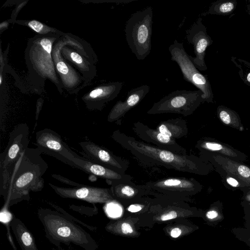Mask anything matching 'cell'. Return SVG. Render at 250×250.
Here are the masks:
<instances>
[{"instance_id":"11","label":"cell","mask_w":250,"mask_h":250,"mask_svg":"<svg viewBox=\"0 0 250 250\" xmlns=\"http://www.w3.org/2000/svg\"><path fill=\"white\" fill-rule=\"evenodd\" d=\"M29 129L25 123L16 126L9 134L7 145L0 155V170L13 163L28 147Z\"/></svg>"},{"instance_id":"21","label":"cell","mask_w":250,"mask_h":250,"mask_svg":"<svg viewBox=\"0 0 250 250\" xmlns=\"http://www.w3.org/2000/svg\"><path fill=\"white\" fill-rule=\"evenodd\" d=\"M155 129L175 140L186 136L188 132L187 121L182 118L170 119L162 121Z\"/></svg>"},{"instance_id":"16","label":"cell","mask_w":250,"mask_h":250,"mask_svg":"<svg viewBox=\"0 0 250 250\" xmlns=\"http://www.w3.org/2000/svg\"><path fill=\"white\" fill-rule=\"evenodd\" d=\"M71 166L88 174L104 179L107 182L130 181L132 179L128 174L119 173L80 156L75 157L72 160Z\"/></svg>"},{"instance_id":"7","label":"cell","mask_w":250,"mask_h":250,"mask_svg":"<svg viewBox=\"0 0 250 250\" xmlns=\"http://www.w3.org/2000/svg\"><path fill=\"white\" fill-rule=\"evenodd\" d=\"M34 144L42 153L52 156L70 166L72 160L79 156L63 142L58 133L49 128L36 133Z\"/></svg>"},{"instance_id":"13","label":"cell","mask_w":250,"mask_h":250,"mask_svg":"<svg viewBox=\"0 0 250 250\" xmlns=\"http://www.w3.org/2000/svg\"><path fill=\"white\" fill-rule=\"evenodd\" d=\"M133 131L142 141L158 147L180 154H187V150L176 142L175 139L153 129L140 121L133 124Z\"/></svg>"},{"instance_id":"15","label":"cell","mask_w":250,"mask_h":250,"mask_svg":"<svg viewBox=\"0 0 250 250\" xmlns=\"http://www.w3.org/2000/svg\"><path fill=\"white\" fill-rule=\"evenodd\" d=\"M124 82H111L100 85L85 94L82 100L86 107L91 110L101 111L110 101L119 94Z\"/></svg>"},{"instance_id":"9","label":"cell","mask_w":250,"mask_h":250,"mask_svg":"<svg viewBox=\"0 0 250 250\" xmlns=\"http://www.w3.org/2000/svg\"><path fill=\"white\" fill-rule=\"evenodd\" d=\"M186 33L188 43L193 46L195 57H192V60L194 65L199 70H207L208 68L205 60L206 51L213 41L208 34L207 27L203 23L202 18H198L190 28L186 31Z\"/></svg>"},{"instance_id":"20","label":"cell","mask_w":250,"mask_h":250,"mask_svg":"<svg viewBox=\"0 0 250 250\" xmlns=\"http://www.w3.org/2000/svg\"><path fill=\"white\" fill-rule=\"evenodd\" d=\"M111 186L113 196L125 200H131L145 194L152 193L145 188L142 185H136L130 181L107 182Z\"/></svg>"},{"instance_id":"3","label":"cell","mask_w":250,"mask_h":250,"mask_svg":"<svg viewBox=\"0 0 250 250\" xmlns=\"http://www.w3.org/2000/svg\"><path fill=\"white\" fill-rule=\"evenodd\" d=\"M153 12L151 7L131 15L125 26L126 40L132 52L139 60L150 53Z\"/></svg>"},{"instance_id":"36","label":"cell","mask_w":250,"mask_h":250,"mask_svg":"<svg viewBox=\"0 0 250 250\" xmlns=\"http://www.w3.org/2000/svg\"><path fill=\"white\" fill-rule=\"evenodd\" d=\"M106 212L111 217H117L118 215V209L114 206L109 204L106 207Z\"/></svg>"},{"instance_id":"22","label":"cell","mask_w":250,"mask_h":250,"mask_svg":"<svg viewBox=\"0 0 250 250\" xmlns=\"http://www.w3.org/2000/svg\"><path fill=\"white\" fill-rule=\"evenodd\" d=\"M62 53L64 57L73 63L83 74L85 79H93L96 74L95 66L83 58L81 55L69 47L62 46Z\"/></svg>"},{"instance_id":"33","label":"cell","mask_w":250,"mask_h":250,"mask_svg":"<svg viewBox=\"0 0 250 250\" xmlns=\"http://www.w3.org/2000/svg\"><path fill=\"white\" fill-rule=\"evenodd\" d=\"M51 176L53 178L56 179L57 180H58L61 182L68 185L69 186H74V187H79L83 185V184L82 185L77 182L71 181L69 179L66 178L63 176H62L59 174H52Z\"/></svg>"},{"instance_id":"18","label":"cell","mask_w":250,"mask_h":250,"mask_svg":"<svg viewBox=\"0 0 250 250\" xmlns=\"http://www.w3.org/2000/svg\"><path fill=\"white\" fill-rule=\"evenodd\" d=\"M195 147L199 150L215 153L242 163L247 159V156L244 153L212 138H204L199 140L197 142Z\"/></svg>"},{"instance_id":"24","label":"cell","mask_w":250,"mask_h":250,"mask_svg":"<svg viewBox=\"0 0 250 250\" xmlns=\"http://www.w3.org/2000/svg\"><path fill=\"white\" fill-rule=\"evenodd\" d=\"M217 114L225 125L240 131L244 129L239 115L232 109L224 105H219L217 109Z\"/></svg>"},{"instance_id":"23","label":"cell","mask_w":250,"mask_h":250,"mask_svg":"<svg viewBox=\"0 0 250 250\" xmlns=\"http://www.w3.org/2000/svg\"><path fill=\"white\" fill-rule=\"evenodd\" d=\"M11 226L22 250H38L32 235L20 220L17 218L13 219Z\"/></svg>"},{"instance_id":"12","label":"cell","mask_w":250,"mask_h":250,"mask_svg":"<svg viewBox=\"0 0 250 250\" xmlns=\"http://www.w3.org/2000/svg\"><path fill=\"white\" fill-rule=\"evenodd\" d=\"M49 186L59 196L62 198L82 200L91 203H104L112 199L111 190L83 185L79 187L64 188L58 187L51 183Z\"/></svg>"},{"instance_id":"4","label":"cell","mask_w":250,"mask_h":250,"mask_svg":"<svg viewBox=\"0 0 250 250\" xmlns=\"http://www.w3.org/2000/svg\"><path fill=\"white\" fill-rule=\"evenodd\" d=\"M56 34H50L36 37L31 40L30 52L32 56L28 55V58L30 62L29 66L35 74L39 78L49 79L60 89L61 84L56 75L54 63L53 62L52 51L53 44L58 35Z\"/></svg>"},{"instance_id":"6","label":"cell","mask_w":250,"mask_h":250,"mask_svg":"<svg viewBox=\"0 0 250 250\" xmlns=\"http://www.w3.org/2000/svg\"><path fill=\"white\" fill-rule=\"evenodd\" d=\"M171 60L179 66L184 80L192 83L203 92L205 102L212 103L213 94L208 76L202 74L194 65L192 56L186 51L183 43L175 40L168 48Z\"/></svg>"},{"instance_id":"39","label":"cell","mask_w":250,"mask_h":250,"mask_svg":"<svg viewBox=\"0 0 250 250\" xmlns=\"http://www.w3.org/2000/svg\"><path fill=\"white\" fill-rule=\"evenodd\" d=\"M121 229L123 233L125 234H127L129 233H131L133 232L132 227L127 223H124L122 224Z\"/></svg>"},{"instance_id":"37","label":"cell","mask_w":250,"mask_h":250,"mask_svg":"<svg viewBox=\"0 0 250 250\" xmlns=\"http://www.w3.org/2000/svg\"><path fill=\"white\" fill-rule=\"evenodd\" d=\"M240 190L243 193V201L250 203V187H248L243 188Z\"/></svg>"},{"instance_id":"17","label":"cell","mask_w":250,"mask_h":250,"mask_svg":"<svg viewBox=\"0 0 250 250\" xmlns=\"http://www.w3.org/2000/svg\"><path fill=\"white\" fill-rule=\"evenodd\" d=\"M149 90L147 85H142L130 90L124 101H118L113 106L107 116V121L110 123L119 121L144 98Z\"/></svg>"},{"instance_id":"5","label":"cell","mask_w":250,"mask_h":250,"mask_svg":"<svg viewBox=\"0 0 250 250\" xmlns=\"http://www.w3.org/2000/svg\"><path fill=\"white\" fill-rule=\"evenodd\" d=\"M203 94L199 89L177 90L154 103L146 113L151 115L176 113L188 116L191 115L205 102Z\"/></svg>"},{"instance_id":"25","label":"cell","mask_w":250,"mask_h":250,"mask_svg":"<svg viewBox=\"0 0 250 250\" xmlns=\"http://www.w3.org/2000/svg\"><path fill=\"white\" fill-rule=\"evenodd\" d=\"M236 0H217L209 6L207 14L227 16L231 14L235 9Z\"/></svg>"},{"instance_id":"38","label":"cell","mask_w":250,"mask_h":250,"mask_svg":"<svg viewBox=\"0 0 250 250\" xmlns=\"http://www.w3.org/2000/svg\"><path fill=\"white\" fill-rule=\"evenodd\" d=\"M144 207L141 204L135 203L129 205L127 208V210L131 212H137L142 210Z\"/></svg>"},{"instance_id":"28","label":"cell","mask_w":250,"mask_h":250,"mask_svg":"<svg viewBox=\"0 0 250 250\" xmlns=\"http://www.w3.org/2000/svg\"><path fill=\"white\" fill-rule=\"evenodd\" d=\"M231 61L239 69L238 73L243 82L250 86V62L232 57Z\"/></svg>"},{"instance_id":"14","label":"cell","mask_w":250,"mask_h":250,"mask_svg":"<svg viewBox=\"0 0 250 250\" xmlns=\"http://www.w3.org/2000/svg\"><path fill=\"white\" fill-rule=\"evenodd\" d=\"M200 158L231 174L246 183L250 187V167L224 156L210 152L199 150Z\"/></svg>"},{"instance_id":"40","label":"cell","mask_w":250,"mask_h":250,"mask_svg":"<svg viewBox=\"0 0 250 250\" xmlns=\"http://www.w3.org/2000/svg\"><path fill=\"white\" fill-rule=\"evenodd\" d=\"M181 233V230L178 228H176L172 229L170 232V235L173 238H177L180 235Z\"/></svg>"},{"instance_id":"42","label":"cell","mask_w":250,"mask_h":250,"mask_svg":"<svg viewBox=\"0 0 250 250\" xmlns=\"http://www.w3.org/2000/svg\"><path fill=\"white\" fill-rule=\"evenodd\" d=\"M2 83V74L0 73V84L1 85Z\"/></svg>"},{"instance_id":"31","label":"cell","mask_w":250,"mask_h":250,"mask_svg":"<svg viewBox=\"0 0 250 250\" xmlns=\"http://www.w3.org/2000/svg\"><path fill=\"white\" fill-rule=\"evenodd\" d=\"M73 228L69 226H64L63 224L62 226L56 227L55 231H56V233L60 237L69 238H74L72 234H74V231L73 230Z\"/></svg>"},{"instance_id":"26","label":"cell","mask_w":250,"mask_h":250,"mask_svg":"<svg viewBox=\"0 0 250 250\" xmlns=\"http://www.w3.org/2000/svg\"><path fill=\"white\" fill-rule=\"evenodd\" d=\"M221 176L222 182L228 188L241 189L243 188L249 187L248 185L243 180L237 177L226 172L223 169L218 167H213Z\"/></svg>"},{"instance_id":"1","label":"cell","mask_w":250,"mask_h":250,"mask_svg":"<svg viewBox=\"0 0 250 250\" xmlns=\"http://www.w3.org/2000/svg\"><path fill=\"white\" fill-rule=\"evenodd\" d=\"M42 154L37 147H28L13 163L0 170V193L8 205L29 200L30 191L43 188V176L48 164Z\"/></svg>"},{"instance_id":"19","label":"cell","mask_w":250,"mask_h":250,"mask_svg":"<svg viewBox=\"0 0 250 250\" xmlns=\"http://www.w3.org/2000/svg\"><path fill=\"white\" fill-rule=\"evenodd\" d=\"M61 43L58 46V43L53 47L52 57L56 70L58 71L63 86L67 90H75L79 86L82 79L68 64L63 59H61L60 51Z\"/></svg>"},{"instance_id":"27","label":"cell","mask_w":250,"mask_h":250,"mask_svg":"<svg viewBox=\"0 0 250 250\" xmlns=\"http://www.w3.org/2000/svg\"><path fill=\"white\" fill-rule=\"evenodd\" d=\"M19 24H24L27 26L35 32L39 33L40 35H45L50 34H59L62 33L58 31L55 29L46 26L43 23L36 20L23 21H17Z\"/></svg>"},{"instance_id":"41","label":"cell","mask_w":250,"mask_h":250,"mask_svg":"<svg viewBox=\"0 0 250 250\" xmlns=\"http://www.w3.org/2000/svg\"><path fill=\"white\" fill-rule=\"evenodd\" d=\"M246 11L250 15V0H248L246 5Z\"/></svg>"},{"instance_id":"2","label":"cell","mask_w":250,"mask_h":250,"mask_svg":"<svg viewBox=\"0 0 250 250\" xmlns=\"http://www.w3.org/2000/svg\"><path fill=\"white\" fill-rule=\"evenodd\" d=\"M112 139L128 151L141 165L163 167L176 171L200 175L208 174L214 168L211 164L192 154L180 155L169 150L137 140L135 138L115 130Z\"/></svg>"},{"instance_id":"8","label":"cell","mask_w":250,"mask_h":250,"mask_svg":"<svg viewBox=\"0 0 250 250\" xmlns=\"http://www.w3.org/2000/svg\"><path fill=\"white\" fill-rule=\"evenodd\" d=\"M142 186L153 192L184 196L200 192L203 186L193 178L169 177L146 183Z\"/></svg>"},{"instance_id":"35","label":"cell","mask_w":250,"mask_h":250,"mask_svg":"<svg viewBox=\"0 0 250 250\" xmlns=\"http://www.w3.org/2000/svg\"><path fill=\"white\" fill-rule=\"evenodd\" d=\"M177 217V213L175 210H170L167 213L163 214L161 217V219L162 221H167L168 220H170L172 219H174Z\"/></svg>"},{"instance_id":"34","label":"cell","mask_w":250,"mask_h":250,"mask_svg":"<svg viewBox=\"0 0 250 250\" xmlns=\"http://www.w3.org/2000/svg\"><path fill=\"white\" fill-rule=\"evenodd\" d=\"M5 207L0 211V221L2 223L6 224L12 220V215Z\"/></svg>"},{"instance_id":"30","label":"cell","mask_w":250,"mask_h":250,"mask_svg":"<svg viewBox=\"0 0 250 250\" xmlns=\"http://www.w3.org/2000/svg\"><path fill=\"white\" fill-rule=\"evenodd\" d=\"M231 231L237 239L250 248V231L245 228H234Z\"/></svg>"},{"instance_id":"32","label":"cell","mask_w":250,"mask_h":250,"mask_svg":"<svg viewBox=\"0 0 250 250\" xmlns=\"http://www.w3.org/2000/svg\"><path fill=\"white\" fill-rule=\"evenodd\" d=\"M244 213L245 228L250 231V203L241 202Z\"/></svg>"},{"instance_id":"29","label":"cell","mask_w":250,"mask_h":250,"mask_svg":"<svg viewBox=\"0 0 250 250\" xmlns=\"http://www.w3.org/2000/svg\"><path fill=\"white\" fill-rule=\"evenodd\" d=\"M206 216L208 220L218 224L224 219L223 205L220 201L214 203L211 208L206 212Z\"/></svg>"},{"instance_id":"10","label":"cell","mask_w":250,"mask_h":250,"mask_svg":"<svg viewBox=\"0 0 250 250\" xmlns=\"http://www.w3.org/2000/svg\"><path fill=\"white\" fill-rule=\"evenodd\" d=\"M79 144L89 160L119 173H125L129 166L126 159L92 142H81Z\"/></svg>"}]
</instances>
